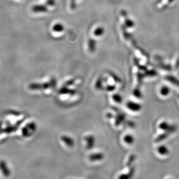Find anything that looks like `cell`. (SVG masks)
Wrapping results in <instances>:
<instances>
[{
    "label": "cell",
    "mask_w": 179,
    "mask_h": 179,
    "mask_svg": "<svg viewBox=\"0 0 179 179\" xmlns=\"http://www.w3.org/2000/svg\"><path fill=\"white\" fill-rule=\"evenodd\" d=\"M104 158V155L101 152H97V153H93L90 155L89 159L91 162H97L101 161L103 160Z\"/></svg>",
    "instance_id": "3"
},
{
    "label": "cell",
    "mask_w": 179,
    "mask_h": 179,
    "mask_svg": "<svg viewBox=\"0 0 179 179\" xmlns=\"http://www.w3.org/2000/svg\"><path fill=\"white\" fill-rule=\"evenodd\" d=\"M157 151L158 152L159 155H162V156L167 155L169 152V149L165 145H160V146L158 147V148L157 149Z\"/></svg>",
    "instance_id": "8"
},
{
    "label": "cell",
    "mask_w": 179,
    "mask_h": 179,
    "mask_svg": "<svg viewBox=\"0 0 179 179\" xmlns=\"http://www.w3.org/2000/svg\"><path fill=\"white\" fill-rule=\"evenodd\" d=\"M135 159H136V157H135L134 155H130L128 161H127V166H130L131 165V164L133 163V162L134 161Z\"/></svg>",
    "instance_id": "15"
},
{
    "label": "cell",
    "mask_w": 179,
    "mask_h": 179,
    "mask_svg": "<svg viewBox=\"0 0 179 179\" xmlns=\"http://www.w3.org/2000/svg\"><path fill=\"white\" fill-rule=\"evenodd\" d=\"M128 108L133 111H138L140 110V106L138 104H134V103H129L127 105Z\"/></svg>",
    "instance_id": "11"
},
{
    "label": "cell",
    "mask_w": 179,
    "mask_h": 179,
    "mask_svg": "<svg viewBox=\"0 0 179 179\" xmlns=\"http://www.w3.org/2000/svg\"><path fill=\"white\" fill-rule=\"evenodd\" d=\"M61 140L69 148L73 147L75 145V141L72 138L66 136H62Z\"/></svg>",
    "instance_id": "5"
},
{
    "label": "cell",
    "mask_w": 179,
    "mask_h": 179,
    "mask_svg": "<svg viewBox=\"0 0 179 179\" xmlns=\"http://www.w3.org/2000/svg\"><path fill=\"white\" fill-rule=\"evenodd\" d=\"M166 79L169 82L173 84V85H175L179 87V80L175 77L172 76H168L166 77Z\"/></svg>",
    "instance_id": "10"
},
{
    "label": "cell",
    "mask_w": 179,
    "mask_h": 179,
    "mask_svg": "<svg viewBox=\"0 0 179 179\" xmlns=\"http://www.w3.org/2000/svg\"><path fill=\"white\" fill-rule=\"evenodd\" d=\"M103 29L102 28H96V30L94 32V34L96 35H103Z\"/></svg>",
    "instance_id": "16"
},
{
    "label": "cell",
    "mask_w": 179,
    "mask_h": 179,
    "mask_svg": "<svg viewBox=\"0 0 179 179\" xmlns=\"http://www.w3.org/2000/svg\"><path fill=\"white\" fill-rule=\"evenodd\" d=\"M86 142V148L90 150L93 148L96 144V139L93 135H89L85 137Z\"/></svg>",
    "instance_id": "2"
},
{
    "label": "cell",
    "mask_w": 179,
    "mask_h": 179,
    "mask_svg": "<svg viewBox=\"0 0 179 179\" xmlns=\"http://www.w3.org/2000/svg\"><path fill=\"white\" fill-rule=\"evenodd\" d=\"M32 11L34 12H47V8L43 5H36L32 8Z\"/></svg>",
    "instance_id": "7"
},
{
    "label": "cell",
    "mask_w": 179,
    "mask_h": 179,
    "mask_svg": "<svg viewBox=\"0 0 179 179\" xmlns=\"http://www.w3.org/2000/svg\"></svg>",
    "instance_id": "20"
},
{
    "label": "cell",
    "mask_w": 179,
    "mask_h": 179,
    "mask_svg": "<svg viewBox=\"0 0 179 179\" xmlns=\"http://www.w3.org/2000/svg\"><path fill=\"white\" fill-rule=\"evenodd\" d=\"M169 92H170V90L169 89V88L167 87L166 86H164L160 89V94H161V95H162L164 96H167L169 94Z\"/></svg>",
    "instance_id": "12"
},
{
    "label": "cell",
    "mask_w": 179,
    "mask_h": 179,
    "mask_svg": "<svg viewBox=\"0 0 179 179\" xmlns=\"http://www.w3.org/2000/svg\"><path fill=\"white\" fill-rule=\"evenodd\" d=\"M168 136H169V134H168V133H164V134H162L159 135L158 137L156 138L155 141H156V142H160V141H163L164 140L166 139V138Z\"/></svg>",
    "instance_id": "13"
},
{
    "label": "cell",
    "mask_w": 179,
    "mask_h": 179,
    "mask_svg": "<svg viewBox=\"0 0 179 179\" xmlns=\"http://www.w3.org/2000/svg\"><path fill=\"white\" fill-rule=\"evenodd\" d=\"M123 139L124 142L127 144H133L134 143V138L131 134H126Z\"/></svg>",
    "instance_id": "9"
},
{
    "label": "cell",
    "mask_w": 179,
    "mask_h": 179,
    "mask_svg": "<svg viewBox=\"0 0 179 179\" xmlns=\"http://www.w3.org/2000/svg\"><path fill=\"white\" fill-rule=\"evenodd\" d=\"M53 30L56 32H61L63 30V27L60 23H58L53 27Z\"/></svg>",
    "instance_id": "14"
},
{
    "label": "cell",
    "mask_w": 179,
    "mask_h": 179,
    "mask_svg": "<svg viewBox=\"0 0 179 179\" xmlns=\"http://www.w3.org/2000/svg\"><path fill=\"white\" fill-rule=\"evenodd\" d=\"M47 4L50 6H54L55 5V1L54 0H47Z\"/></svg>",
    "instance_id": "17"
},
{
    "label": "cell",
    "mask_w": 179,
    "mask_h": 179,
    "mask_svg": "<svg viewBox=\"0 0 179 179\" xmlns=\"http://www.w3.org/2000/svg\"><path fill=\"white\" fill-rule=\"evenodd\" d=\"M159 128L163 130H165L169 133H173L176 130L175 126L170 125L165 122H162L159 124Z\"/></svg>",
    "instance_id": "4"
},
{
    "label": "cell",
    "mask_w": 179,
    "mask_h": 179,
    "mask_svg": "<svg viewBox=\"0 0 179 179\" xmlns=\"http://www.w3.org/2000/svg\"><path fill=\"white\" fill-rule=\"evenodd\" d=\"M178 97H179V96H178Z\"/></svg>",
    "instance_id": "19"
},
{
    "label": "cell",
    "mask_w": 179,
    "mask_h": 179,
    "mask_svg": "<svg viewBox=\"0 0 179 179\" xmlns=\"http://www.w3.org/2000/svg\"><path fill=\"white\" fill-rule=\"evenodd\" d=\"M135 173V169L134 167H132L129 170V172L125 174H122L119 176L118 179H131Z\"/></svg>",
    "instance_id": "6"
},
{
    "label": "cell",
    "mask_w": 179,
    "mask_h": 179,
    "mask_svg": "<svg viewBox=\"0 0 179 179\" xmlns=\"http://www.w3.org/2000/svg\"><path fill=\"white\" fill-rule=\"evenodd\" d=\"M51 83H42V84H39V83H32L29 85V88L31 90H44L48 89V87L51 86Z\"/></svg>",
    "instance_id": "1"
},
{
    "label": "cell",
    "mask_w": 179,
    "mask_h": 179,
    "mask_svg": "<svg viewBox=\"0 0 179 179\" xmlns=\"http://www.w3.org/2000/svg\"><path fill=\"white\" fill-rule=\"evenodd\" d=\"M176 67L177 68H179V59H178V61H177V63H176Z\"/></svg>",
    "instance_id": "18"
}]
</instances>
